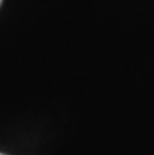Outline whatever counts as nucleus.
<instances>
[{"mask_svg": "<svg viewBox=\"0 0 154 155\" xmlns=\"http://www.w3.org/2000/svg\"><path fill=\"white\" fill-rule=\"evenodd\" d=\"M0 5H2V0H0Z\"/></svg>", "mask_w": 154, "mask_h": 155, "instance_id": "obj_1", "label": "nucleus"}, {"mask_svg": "<svg viewBox=\"0 0 154 155\" xmlns=\"http://www.w3.org/2000/svg\"><path fill=\"white\" fill-rule=\"evenodd\" d=\"M0 155H3V153H0Z\"/></svg>", "mask_w": 154, "mask_h": 155, "instance_id": "obj_2", "label": "nucleus"}]
</instances>
